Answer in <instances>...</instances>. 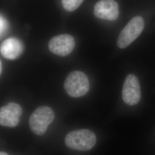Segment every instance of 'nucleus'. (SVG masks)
<instances>
[{"instance_id": "obj_1", "label": "nucleus", "mask_w": 155, "mask_h": 155, "mask_svg": "<svg viewBox=\"0 0 155 155\" xmlns=\"http://www.w3.org/2000/svg\"><path fill=\"white\" fill-rule=\"evenodd\" d=\"M97 137L94 132L88 129L74 130L67 134L65 144L71 150L87 151L95 145Z\"/></svg>"}, {"instance_id": "obj_2", "label": "nucleus", "mask_w": 155, "mask_h": 155, "mask_svg": "<svg viewBox=\"0 0 155 155\" xmlns=\"http://www.w3.org/2000/svg\"><path fill=\"white\" fill-rule=\"evenodd\" d=\"M54 118V112L50 107L40 106L33 111L29 118V127L34 134L41 136L45 133Z\"/></svg>"}, {"instance_id": "obj_3", "label": "nucleus", "mask_w": 155, "mask_h": 155, "mask_svg": "<svg viewBox=\"0 0 155 155\" xmlns=\"http://www.w3.org/2000/svg\"><path fill=\"white\" fill-rule=\"evenodd\" d=\"M64 88L67 94L71 97H82L89 91V79L82 71H72L67 75L64 83Z\"/></svg>"}, {"instance_id": "obj_4", "label": "nucleus", "mask_w": 155, "mask_h": 155, "mask_svg": "<svg viewBox=\"0 0 155 155\" xmlns=\"http://www.w3.org/2000/svg\"><path fill=\"white\" fill-rule=\"evenodd\" d=\"M144 20L141 16H135L121 31L117 45L120 48H125L137 39L143 32Z\"/></svg>"}, {"instance_id": "obj_5", "label": "nucleus", "mask_w": 155, "mask_h": 155, "mask_svg": "<svg viewBox=\"0 0 155 155\" xmlns=\"http://www.w3.org/2000/svg\"><path fill=\"white\" fill-rule=\"evenodd\" d=\"M122 100L129 106L137 105L141 100V92L137 77L134 74L128 75L123 84Z\"/></svg>"}, {"instance_id": "obj_6", "label": "nucleus", "mask_w": 155, "mask_h": 155, "mask_svg": "<svg viewBox=\"0 0 155 155\" xmlns=\"http://www.w3.org/2000/svg\"><path fill=\"white\" fill-rule=\"evenodd\" d=\"M75 45V39L72 36L63 34L52 38L48 43V48L55 55L66 56L72 52Z\"/></svg>"}, {"instance_id": "obj_7", "label": "nucleus", "mask_w": 155, "mask_h": 155, "mask_svg": "<svg viewBox=\"0 0 155 155\" xmlns=\"http://www.w3.org/2000/svg\"><path fill=\"white\" fill-rule=\"evenodd\" d=\"M22 108L18 104L9 102L1 107L0 124L6 127H16L20 121L22 114Z\"/></svg>"}, {"instance_id": "obj_8", "label": "nucleus", "mask_w": 155, "mask_h": 155, "mask_svg": "<svg viewBox=\"0 0 155 155\" xmlns=\"http://www.w3.org/2000/svg\"><path fill=\"white\" fill-rule=\"evenodd\" d=\"M94 14L101 20L114 21L119 16L118 5L114 0H101L94 6Z\"/></svg>"}, {"instance_id": "obj_9", "label": "nucleus", "mask_w": 155, "mask_h": 155, "mask_svg": "<svg viewBox=\"0 0 155 155\" xmlns=\"http://www.w3.org/2000/svg\"><path fill=\"white\" fill-rule=\"evenodd\" d=\"M24 45L22 41L15 38L6 39L1 45V55L6 59L15 60L22 54Z\"/></svg>"}, {"instance_id": "obj_10", "label": "nucleus", "mask_w": 155, "mask_h": 155, "mask_svg": "<svg viewBox=\"0 0 155 155\" xmlns=\"http://www.w3.org/2000/svg\"><path fill=\"white\" fill-rule=\"evenodd\" d=\"M84 0H61V5L67 12H73L82 4Z\"/></svg>"}, {"instance_id": "obj_11", "label": "nucleus", "mask_w": 155, "mask_h": 155, "mask_svg": "<svg viewBox=\"0 0 155 155\" xmlns=\"http://www.w3.org/2000/svg\"><path fill=\"white\" fill-rule=\"evenodd\" d=\"M1 35H2L3 33L5 32L7 27V21L2 16H1Z\"/></svg>"}, {"instance_id": "obj_12", "label": "nucleus", "mask_w": 155, "mask_h": 155, "mask_svg": "<svg viewBox=\"0 0 155 155\" xmlns=\"http://www.w3.org/2000/svg\"><path fill=\"white\" fill-rule=\"evenodd\" d=\"M0 155H9L8 153H6V152H0Z\"/></svg>"}, {"instance_id": "obj_13", "label": "nucleus", "mask_w": 155, "mask_h": 155, "mask_svg": "<svg viewBox=\"0 0 155 155\" xmlns=\"http://www.w3.org/2000/svg\"><path fill=\"white\" fill-rule=\"evenodd\" d=\"M0 64H1V66H0V68H1V70H0V72H1H1H2V62L1 61H0Z\"/></svg>"}]
</instances>
